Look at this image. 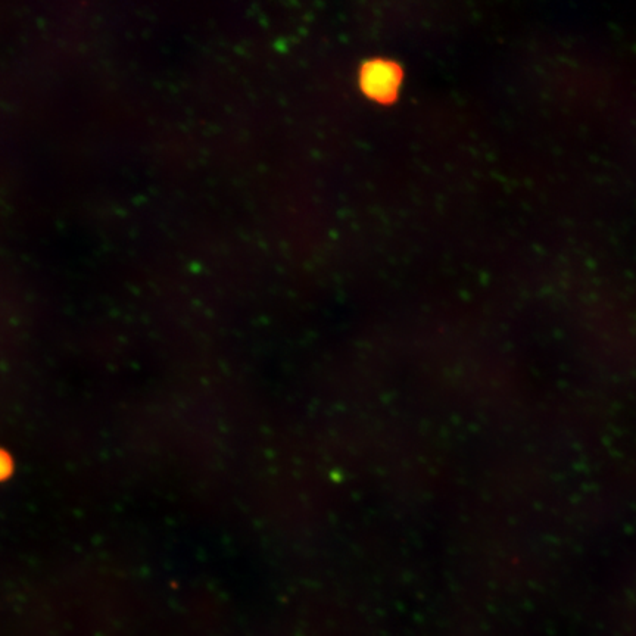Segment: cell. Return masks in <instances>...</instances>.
Instances as JSON below:
<instances>
[{
  "instance_id": "obj_1",
  "label": "cell",
  "mask_w": 636,
  "mask_h": 636,
  "mask_svg": "<svg viewBox=\"0 0 636 636\" xmlns=\"http://www.w3.org/2000/svg\"><path fill=\"white\" fill-rule=\"evenodd\" d=\"M358 83L371 101L389 104L397 98L401 89L402 71L388 59H371L361 67Z\"/></svg>"
},
{
  "instance_id": "obj_2",
  "label": "cell",
  "mask_w": 636,
  "mask_h": 636,
  "mask_svg": "<svg viewBox=\"0 0 636 636\" xmlns=\"http://www.w3.org/2000/svg\"><path fill=\"white\" fill-rule=\"evenodd\" d=\"M12 470H14V461H12L11 455L0 450V482L8 479L12 475Z\"/></svg>"
}]
</instances>
